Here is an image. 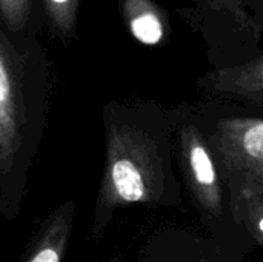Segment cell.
<instances>
[{"label": "cell", "instance_id": "obj_13", "mask_svg": "<svg viewBox=\"0 0 263 262\" xmlns=\"http://www.w3.org/2000/svg\"><path fill=\"white\" fill-rule=\"evenodd\" d=\"M51 5H52V8L54 9H57V11H62V9H66V6L71 3V0H48Z\"/></svg>", "mask_w": 263, "mask_h": 262}, {"label": "cell", "instance_id": "obj_12", "mask_svg": "<svg viewBox=\"0 0 263 262\" xmlns=\"http://www.w3.org/2000/svg\"><path fill=\"white\" fill-rule=\"evenodd\" d=\"M253 19L263 26V0H240Z\"/></svg>", "mask_w": 263, "mask_h": 262}, {"label": "cell", "instance_id": "obj_1", "mask_svg": "<svg viewBox=\"0 0 263 262\" xmlns=\"http://www.w3.org/2000/svg\"><path fill=\"white\" fill-rule=\"evenodd\" d=\"M105 164L92 208L91 236L100 239L116 213L129 205H182L173 131L166 110L156 102L105 107Z\"/></svg>", "mask_w": 263, "mask_h": 262}, {"label": "cell", "instance_id": "obj_4", "mask_svg": "<svg viewBox=\"0 0 263 262\" xmlns=\"http://www.w3.org/2000/svg\"><path fill=\"white\" fill-rule=\"evenodd\" d=\"M197 107L230 190L247 188L263 198L262 116L217 99L200 100Z\"/></svg>", "mask_w": 263, "mask_h": 262}, {"label": "cell", "instance_id": "obj_3", "mask_svg": "<svg viewBox=\"0 0 263 262\" xmlns=\"http://www.w3.org/2000/svg\"><path fill=\"white\" fill-rule=\"evenodd\" d=\"M46 128L40 74L0 40V215L14 221L26 196L29 171Z\"/></svg>", "mask_w": 263, "mask_h": 262}, {"label": "cell", "instance_id": "obj_7", "mask_svg": "<svg viewBox=\"0 0 263 262\" xmlns=\"http://www.w3.org/2000/svg\"><path fill=\"white\" fill-rule=\"evenodd\" d=\"M133 262H233L205 233L186 227L154 232Z\"/></svg>", "mask_w": 263, "mask_h": 262}, {"label": "cell", "instance_id": "obj_8", "mask_svg": "<svg viewBox=\"0 0 263 262\" xmlns=\"http://www.w3.org/2000/svg\"><path fill=\"white\" fill-rule=\"evenodd\" d=\"M77 205L68 199L52 208L29 246L23 262H63L74 230Z\"/></svg>", "mask_w": 263, "mask_h": 262}, {"label": "cell", "instance_id": "obj_9", "mask_svg": "<svg viewBox=\"0 0 263 262\" xmlns=\"http://www.w3.org/2000/svg\"><path fill=\"white\" fill-rule=\"evenodd\" d=\"M231 205L239 227L254 247L263 249V198L247 190L231 188Z\"/></svg>", "mask_w": 263, "mask_h": 262}, {"label": "cell", "instance_id": "obj_11", "mask_svg": "<svg viewBox=\"0 0 263 262\" xmlns=\"http://www.w3.org/2000/svg\"><path fill=\"white\" fill-rule=\"evenodd\" d=\"M29 0H0V11L11 29H18L26 19Z\"/></svg>", "mask_w": 263, "mask_h": 262}, {"label": "cell", "instance_id": "obj_2", "mask_svg": "<svg viewBox=\"0 0 263 262\" xmlns=\"http://www.w3.org/2000/svg\"><path fill=\"white\" fill-rule=\"evenodd\" d=\"M179 179L199 218L203 233L233 262H245L254 244L239 227L231 190L220 159L208 137L197 103L166 110Z\"/></svg>", "mask_w": 263, "mask_h": 262}, {"label": "cell", "instance_id": "obj_10", "mask_svg": "<svg viewBox=\"0 0 263 262\" xmlns=\"http://www.w3.org/2000/svg\"><path fill=\"white\" fill-rule=\"evenodd\" d=\"M128 14L131 32L139 42L143 45H157L163 39V22L148 0H129Z\"/></svg>", "mask_w": 263, "mask_h": 262}, {"label": "cell", "instance_id": "obj_5", "mask_svg": "<svg viewBox=\"0 0 263 262\" xmlns=\"http://www.w3.org/2000/svg\"><path fill=\"white\" fill-rule=\"evenodd\" d=\"M188 19L203 40L213 69L247 63L263 51V26L240 0H194Z\"/></svg>", "mask_w": 263, "mask_h": 262}, {"label": "cell", "instance_id": "obj_6", "mask_svg": "<svg viewBox=\"0 0 263 262\" xmlns=\"http://www.w3.org/2000/svg\"><path fill=\"white\" fill-rule=\"evenodd\" d=\"M197 88L206 99L234 103L263 117V51L247 63L205 73Z\"/></svg>", "mask_w": 263, "mask_h": 262}]
</instances>
